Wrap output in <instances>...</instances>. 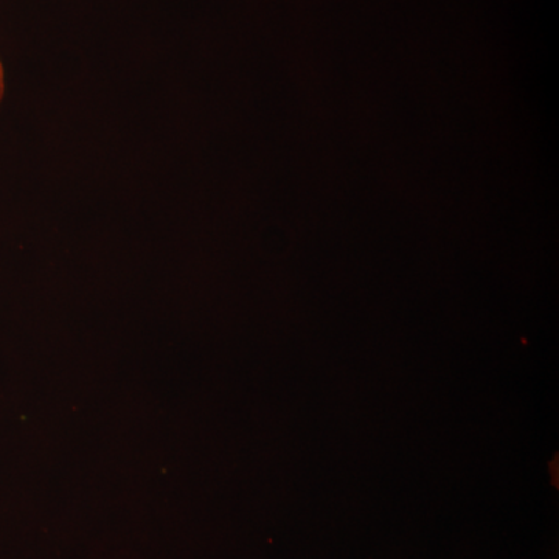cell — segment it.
Returning <instances> with one entry per match:
<instances>
[{
    "instance_id": "1",
    "label": "cell",
    "mask_w": 559,
    "mask_h": 559,
    "mask_svg": "<svg viewBox=\"0 0 559 559\" xmlns=\"http://www.w3.org/2000/svg\"><path fill=\"white\" fill-rule=\"evenodd\" d=\"M3 95H5V69L0 61V103L3 100Z\"/></svg>"
}]
</instances>
